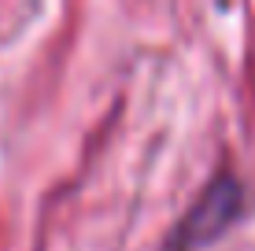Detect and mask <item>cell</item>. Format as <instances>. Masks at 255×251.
<instances>
[{
  "label": "cell",
  "instance_id": "obj_1",
  "mask_svg": "<svg viewBox=\"0 0 255 251\" xmlns=\"http://www.w3.org/2000/svg\"><path fill=\"white\" fill-rule=\"evenodd\" d=\"M237 214H241V185L233 177H218L204 192V200L189 211V218L181 222L174 251H196V248L211 244Z\"/></svg>",
  "mask_w": 255,
  "mask_h": 251
}]
</instances>
